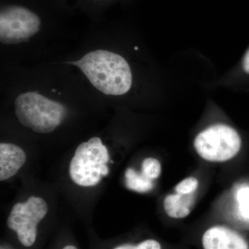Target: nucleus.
I'll use <instances>...</instances> for the list:
<instances>
[{
  "label": "nucleus",
  "mask_w": 249,
  "mask_h": 249,
  "mask_svg": "<svg viewBox=\"0 0 249 249\" xmlns=\"http://www.w3.org/2000/svg\"><path fill=\"white\" fill-rule=\"evenodd\" d=\"M67 63L79 67L93 86L105 94L124 95L132 86L130 67L119 54L100 49Z\"/></svg>",
  "instance_id": "1"
},
{
  "label": "nucleus",
  "mask_w": 249,
  "mask_h": 249,
  "mask_svg": "<svg viewBox=\"0 0 249 249\" xmlns=\"http://www.w3.org/2000/svg\"><path fill=\"white\" fill-rule=\"evenodd\" d=\"M240 134L231 126L215 124L196 135L194 147L201 158L211 162L232 160L240 150Z\"/></svg>",
  "instance_id": "2"
},
{
  "label": "nucleus",
  "mask_w": 249,
  "mask_h": 249,
  "mask_svg": "<svg viewBox=\"0 0 249 249\" xmlns=\"http://www.w3.org/2000/svg\"><path fill=\"white\" fill-rule=\"evenodd\" d=\"M103 145L98 137L80 144L70 163V175L73 182L81 186H95L100 182L102 178L101 165L107 164L103 155Z\"/></svg>",
  "instance_id": "3"
},
{
  "label": "nucleus",
  "mask_w": 249,
  "mask_h": 249,
  "mask_svg": "<svg viewBox=\"0 0 249 249\" xmlns=\"http://www.w3.org/2000/svg\"><path fill=\"white\" fill-rule=\"evenodd\" d=\"M37 15L22 6H9L0 14V39L21 38L27 42L40 30Z\"/></svg>",
  "instance_id": "4"
},
{
  "label": "nucleus",
  "mask_w": 249,
  "mask_h": 249,
  "mask_svg": "<svg viewBox=\"0 0 249 249\" xmlns=\"http://www.w3.org/2000/svg\"><path fill=\"white\" fill-rule=\"evenodd\" d=\"M204 249H249L248 243L240 234L225 227L210 228L202 237Z\"/></svg>",
  "instance_id": "5"
},
{
  "label": "nucleus",
  "mask_w": 249,
  "mask_h": 249,
  "mask_svg": "<svg viewBox=\"0 0 249 249\" xmlns=\"http://www.w3.org/2000/svg\"><path fill=\"white\" fill-rule=\"evenodd\" d=\"M27 156L21 147L12 143L0 144V180L12 178L25 163Z\"/></svg>",
  "instance_id": "6"
},
{
  "label": "nucleus",
  "mask_w": 249,
  "mask_h": 249,
  "mask_svg": "<svg viewBox=\"0 0 249 249\" xmlns=\"http://www.w3.org/2000/svg\"><path fill=\"white\" fill-rule=\"evenodd\" d=\"M182 196V195H181ZM181 195H168L163 201L165 213L170 217L182 219L191 213L189 205Z\"/></svg>",
  "instance_id": "7"
},
{
  "label": "nucleus",
  "mask_w": 249,
  "mask_h": 249,
  "mask_svg": "<svg viewBox=\"0 0 249 249\" xmlns=\"http://www.w3.org/2000/svg\"><path fill=\"white\" fill-rule=\"evenodd\" d=\"M124 183L127 189L141 193L150 191L154 187L153 181L130 168L124 173Z\"/></svg>",
  "instance_id": "8"
},
{
  "label": "nucleus",
  "mask_w": 249,
  "mask_h": 249,
  "mask_svg": "<svg viewBox=\"0 0 249 249\" xmlns=\"http://www.w3.org/2000/svg\"><path fill=\"white\" fill-rule=\"evenodd\" d=\"M161 173V165L158 160L154 158L144 160L142 165V173L144 176L152 181L160 176Z\"/></svg>",
  "instance_id": "9"
},
{
  "label": "nucleus",
  "mask_w": 249,
  "mask_h": 249,
  "mask_svg": "<svg viewBox=\"0 0 249 249\" xmlns=\"http://www.w3.org/2000/svg\"><path fill=\"white\" fill-rule=\"evenodd\" d=\"M239 209L242 215L249 218V187L241 188L237 195Z\"/></svg>",
  "instance_id": "10"
},
{
  "label": "nucleus",
  "mask_w": 249,
  "mask_h": 249,
  "mask_svg": "<svg viewBox=\"0 0 249 249\" xmlns=\"http://www.w3.org/2000/svg\"><path fill=\"white\" fill-rule=\"evenodd\" d=\"M199 186L198 180L194 178H185L175 187V191L178 194L189 195L193 193Z\"/></svg>",
  "instance_id": "11"
},
{
  "label": "nucleus",
  "mask_w": 249,
  "mask_h": 249,
  "mask_svg": "<svg viewBox=\"0 0 249 249\" xmlns=\"http://www.w3.org/2000/svg\"><path fill=\"white\" fill-rule=\"evenodd\" d=\"M114 249H161L160 244L157 241L147 240L137 246L124 245L119 246Z\"/></svg>",
  "instance_id": "12"
},
{
  "label": "nucleus",
  "mask_w": 249,
  "mask_h": 249,
  "mask_svg": "<svg viewBox=\"0 0 249 249\" xmlns=\"http://www.w3.org/2000/svg\"><path fill=\"white\" fill-rule=\"evenodd\" d=\"M243 69L246 73L249 74V49L243 59Z\"/></svg>",
  "instance_id": "13"
},
{
  "label": "nucleus",
  "mask_w": 249,
  "mask_h": 249,
  "mask_svg": "<svg viewBox=\"0 0 249 249\" xmlns=\"http://www.w3.org/2000/svg\"><path fill=\"white\" fill-rule=\"evenodd\" d=\"M101 175L102 177L107 176L108 173H109V169H108L107 164L103 163L101 165Z\"/></svg>",
  "instance_id": "14"
},
{
  "label": "nucleus",
  "mask_w": 249,
  "mask_h": 249,
  "mask_svg": "<svg viewBox=\"0 0 249 249\" xmlns=\"http://www.w3.org/2000/svg\"><path fill=\"white\" fill-rule=\"evenodd\" d=\"M63 249H78L74 246L72 245H68L66 246V247H64Z\"/></svg>",
  "instance_id": "15"
}]
</instances>
